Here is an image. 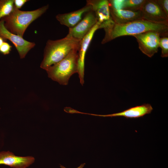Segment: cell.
I'll use <instances>...</instances> for the list:
<instances>
[{"label": "cell", "mask_w": 168, "mask_h": 168, "mask_svg": "<svg viewBox=\"0 0 168 168\" xmlns=\"http://www.w3.org/2000/svg\"><path fill=\"white\" fill-rule=\"evenodd\" d=\"M104 30L105 35L102 44L120 36H133L148 31L158 32L161 37L167 36L168 23L155 22L141 19L123 24H117L114 22Z\"/></svg>", "instance_id": "1"}, {"label": "cell", "mask_w": 168, "mask_h": 168, "mask_svg": "<svg viewBox=\"0 0 168 168\" xmlns=\"http://www.w3.org/2000/svg\"><path fill=\"white\" fill-rule=\"evenodd\" d=\"M79 42L68 35L59 40H48L44 49V57L40 68L46 70L59 62L71 51L78 49Z\"/></svg>", "instance_id": "2"}, {"label": "cell", "mask_w": 168, "mask_h": 168, "mask_svg": "<svg viewBox=\"0 0 168 168\" xmlns=\"http://www.w3.org/2000/svg\"><path fill=\"white\" fill-rule=\"evenodd\" d=\"M49 7L48 4L35 10L23 11L14 6L12 12L1 19L4 21V26L8 30L23 37L29 26L44 13Z\"/></svg>", "instance_id": "3"}, {"label": "cell", "mask_w": 168, "mask_h": 168, "mask_svg": "<svg viewBox=\"0 0 168 168\" xmlns=\"http://www.w3.org/2000/svg\"><path fill=\"white\" fill-rule=\"evenodd\" d=\"M78 49L73 50L63 59L45 70L48 77L63 85H67L70 77L78 72Z\"/></svg>", "instance_id": "4"}, {"label": "cell", "mask_w": 168, "mask_h": 168, "mask_svg": "<svg viewBox=\"0 0 168 168\" xmlns=\"http://www.w3.org/2000/svg\"><path fill=\"white\" fill-rule=\"evenodd\" d=\"M139 49L148 57L151 58L157 52L160 38L161 36L158 32L148 31L135 35Z\"/></svg>", "instance_id": "5"}, {"label": "cell", "mask_w": 168, "mask_h": 168, "mask_svg": "<svg viewBox=\"0 0 168 168\" xmlns=\"http://www.w3.org/2000/svg\"><path fill=\"white\" fill-rule=\"evenodd\" d=\"M0 37L6 41L8 40L14 45L21 58H24L29 51L34 47L33 42L26 40L23 37L12 33L5 27L4 21L0 20Z\"/></svg>", "instance_id": "6"}, {"label": "cell", "mask_w": 168, "mask_h": 168, "mask_svg": "<svg viewBox=\"0 0 168 168\" xmlns=\"http://www.w3.org/2000/svg\"><path fill=\"white\" fill-rule=\"evenodd\" d=\"M86 2L94 12L100 29H104L114 22L111 17L108 0H88Z\"/></svg>", "instance_id": "7"}, {"label": "cell", "mask_w": 168, "mask_h": 168, "mask_svg": "<svg viewBox=\"0 0 168 168\" xmlns=\"http://www.w3.org/2000/svg\"><path fill=\"white\" fill-rule=\"evenodd\" d=\"M84 16L76 26L69 28L67 35L80 41L97 23L95 15L91 10L86 13Z\"/></svg>", "instance_id": "8"}, {"label": "cell", "mask_w": 168, "mask_h": 168, "mask_svg": "<svg viewBox=\"0 0 168 168\" xmlns=\"http://www.w3.org/2000/svg\"><path fill=\"white\" fill-rule=\"evenodd\" d=\"M140 11L142 19L155 22L168 23V18L156 0H146Z\"/></svg>", "instance_id": "9"}, {"label": "cell", "mask_w": 168, "mask_h": 168, "mask_svg": "<svg viewBox=\"0 0 168 168\" xmlns=\"http://www.w3.org/2000/svg\"><path fill=\"white\" fill-rule=\"evenodd\" d=\"M100 25L97 22L89 32L80 41L78 49V72L80 82L82 85L84 84L85 59L86 53L96 31L100 29Z\"/></svg>", "instance_id": "10"}, {"label": "cell", "mask_w": 168, "mask_h": 168, "mask_svg": "<svg viewBox=\"0 0 168 168\" xmlns=\"http://www.w3.org/2000/svg\"><path fill=\"white\" fill-rule=\"evenodd\" d=\"M35 161L32 156H16L10 151L0 152V165H7L12 168H27Z\"/></svg>", "instance_id": "11"}, {"label": "cell", "mask_w": 168, "mask_h": 168, "mask_svg": "<svg viewBox=\"0 0 168 168\" xmlns=\"http://www.w3.org/2000/svg\"><path fill=\"white\" fill-rule=\"evenodd\" d=\"M153 109L149 104H144L140 105L131 107L122 112L106 115H99L86 113L93 115L103 117L123 116L127 118H137L142 117L151 113Z\"/></svg>", "instance_id": "12"}, {"label": "cell", "mask_w": 168, "mask_h": 168, "mask_svg": "<svg viewBox=\"0 0 168 168\" xmlns=\"http://www.w3.org/2000/svg\"><path fill=\"white\" fill-rule=\"evenodd\" d=\"M91 6L86 4L82 8L70 12L59 14L56 16V19L62 25L69 28L76 26L82 19V16L91 10Z\"/></svg>", "instance_id": "13"}, {"label": "cell", "mask_w": 168, "mask_h": 168, "mask_svg": "<svg viewBox=\"0 0 168 168\" xmlns=\"http://www.w3.org/2000/svg\"><path fill=\"white\" fill-rule=\"evenodd\" d=\"M109 8L111 17L115 23L123 24L142 19L140 11L116 10Z\"/></svg>", "instance_id": "14"}, {"label": "cell", "mask_w": 168, "mask_h": 168, "mask_svg": "<svg viewBox=\"0 0 168 168\" xmlns=\"http://www.w3.org/2000/svg\"><path fill=\"white\" fill-rule=\"evenodd\" d=\"M14 0H0V20L13 11Z\"/></svg>", "instance_id": "15"}, {"label": "cell", "mask_w": 168, "mask_h": 168, "mask_svg": "<svg viewBox=\"0 0 168 168\" xmlns=\"http://www.w3.org/2000/svg\"><path fill=\"white\" fill-rule=\"evenodd\" d=\"M146 0H124L122 9L133 11H140Z\"/></svg>", "instance_id": "16"}, {"label": "cell", "mask_w": 168, "mask_h": 168, "mask_svg": "<svg viewBox=\"0 0 168 168\" xmlns=\"http://www.w3.org/2000/svg\"><path fill=\"white\" fill-rule=\"evenodd\" d=\"M159 47L161 49V57L166 58L168 57V37H161L159 41Z\"/></svg>", "instance_id": "17"}, {"label": "cell", "mask_w": 168, "mask_h": 168, "mask_svg": "<svg viewBox=\"0 0 168 168\" xmlns=\"http://www.w3.org/2000/svg\"><path fill=\"white\" fill-rule=\"evenodd\" d=\"M109 7L116 10L122 9L124 0H108Z\"/></svg>", "instance_id": "18"}, {"label": "cell", "mask_w": 168, "mask_h": 168, "mask_svg": "<svg viewBox=\"0 0 168 168\" xmlns=\"http://www.w3.org/2000/svg\"><path fill=\"white\" fill-rule=\"evenodd\" d=\"M12 46L6 41L0 46V52L4 55L8 54L11 50Z\"/></svg>", "instance_id": "19"}, {"label": "cell", "mask_w": 168, "mask_h": 168, "mask_svg": "<svg viewBox=\"0 0 168 168\" xmlns=\"http://www.w3.org/2000/svg\"><path fill=\"white\" fill-rule=\"evenodd\" d=\"M161 9L168 18V0H156Z\"/></svg>", "instance_id": "20"}, {"label": "cell", "mask_w": 168, "mask_h": 168, "mask_svg": "<svg viewBox=\"0 0 168 168\" xmlns=\"http://www.w3.org/2000/svg\"><path fill=\"white\" fill-rule=\"evenodd\" d=\"M28 1V0H14V6L19 9Z\"/></svg>", "instance_id": "21"}, {"label": "cell", "mask_w": 168, "mask_h": 168, "mask_svg": "<svg viewBox=\"0 0 168 168\" xmlns=\"http://www.w3.org/2000/svg\"><path fill=\"white\" fill-rule=\"evenodd\" d=\"M85 165V163L81 164L77 168H83V167H84ZM60 167L61 168H66L64 166H63L62 165H60Z\"/></svg>", "instance_id": "22"}, {"label": "cell", "mask_w": 168, "mask_h": 168, "mask_svg": "<svg viewBox=\"0 0 168 168\" xmlns=\"http://www.w3.org/2000/svg\"><path fill=\"white\" fill-rule=\"evenodd\" d=\"M6 41L4 40L2 38L0 37V46L2 45L3 43L5 42Z\"/></svg>", "instance_id": "23"}]
</instances>
